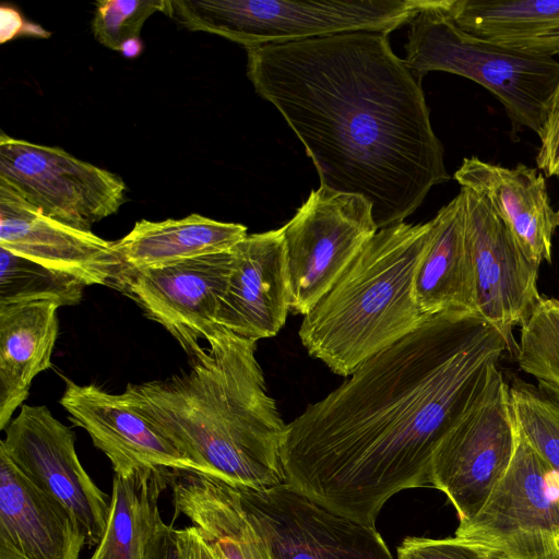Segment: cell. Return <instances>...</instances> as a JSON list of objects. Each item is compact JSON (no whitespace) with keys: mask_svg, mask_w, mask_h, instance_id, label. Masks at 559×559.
Instances as JSON below:
<instances>
[{"mask_svg":"<svg viewBox=\"0 0 559 559\" xmlns=\"http://www.w3.org/2000/svg\"><path fill=\"white\" fill-rule=\"evenodd\" d=\"M504 352L502 335L475 313L425 316L287 424L286 484L374 527L392 496L430 485L437 448Z\"/></svg>","mask_w":559,"mask_h":559,"instance_id":"cell-1","label":"cell"},{"mask_svg":"<svg viewBox=\"0 0 559 559\" xmlns=\"http://www.w3.org/2000/svg\"><path fill=\"white\" fill-rule=\"evenodd\" d=\"M247 76L311 158L320 186L358 194L378 229L450 180L421 80L389 35L350 32L247 48Z\"/></svg>","mask_w":559,"mask_h":559,"instance_id":"cell-2","label":"cell"},{"mask_svg":"<svg viewBox=\"0 0 559 559\" xmlns=\"http://www.w3.org/2000/svg\"><path fill=\"white\" fill-rule=\"evenodd\" d=\"M189 369L131 384L121 401L146 418L203 474L236 488L286 484L287 424L267 394L257 341L218 325Z\"/></svg>","mask_w":559,"mask_h":559,"instance_id":"cell-3","label":"cell"},{"mask_svg":"<svg viewBox=\"0 0 559 559\" xmlns=\"http://www.w3.org/2000/svg\"><path fill=\"white\" fill-rule=\"evenodd\" d=\"M433 225L379 229L331 290L304 316L299 337L309 355L348 377L367 359L417 329L424 319L415 277Z\"/></svg>","mask_w":559,"mask_h":559,"instance_id":"cell-4","label":"cell"},{"mask_svg":"<svg viewBox=\"0 0 559 559\" xmlns=\"http://www.w3.org/2000/svg\"><path fill=\"white\" fill-rule=\"evenodd\" d=\"M443 5L444 0H433L407 24V67L420 80L443 71L478 83L504 107L513 134L527 128L539 135L559 84V61L472 35L453 23Z\"/></svg>","mask_w":559,"mask_h":559,"instance_id":"cell-5","label":"cell"},{"mask_svg":"<svg viewBox=\"0 0 559 559\" xmlns=\"http://www.w3.org/2000/svg\"><path fill=\"white\" fill-rule=\"evenodd\" d=\"M433 0H164L162 13L190 31L246 49L350 32H391Z\"/></svg>","mask_w":559,"mask_h":559,"instance_id":"cell-6","label":"cell"},{"mask_svg":"<svg viewBox=\"0 0 559 559\" xmlns=\"http://www.w3.org/2000/svg\"><path fill=\"white\" fill-rule=\"evenodd\" d=\"M516 443L509 383L496 364L431 462L430 485L447 496L460 523L472 520L487 502L506 475Z\"/></svg>","mask_w":559,"mask_h":559,"instance_id":"cell-7","label":"cell"},{"mask_svg":"<svg viewBox=\"0 0 559 559\" xmlns=\"http://www.w3.org/2000/svg\"><path fill=\"white\" fill-rule=\"evenodd\" d=\"M455 537L497 559H559V473L519 428L506 475L481 510L460 523Z\"/></svg>","mask_w":559,"mask_h":559,"instance_id":"cell-8","label":"cell"},{"mask_svg":"<svg viewBox=\"0 0 559 559\" xmlns=\"http://www.w3.org/2000/svg\"><path fill=\"white\" fill-rule=\"evenodd\" d=\"M290 311L306 316L331 290L379 230L361 195L312 190L283 226Z\"/></svg>","mask_w":559,"mask_h":559,"instance_id":"cell-9","label":"cell"},{"mask_svg":"<svg viewBox=\"0 0 559 559\" xmlns=\"http://www.w3.org/2000/svg\"><path fill=\"white\" fill-rule=\"evenodd\" d=\"M0 182L46 216L84 230L117 213L127 192L122 178L107 169L3 131Z\"/></svg>","mask_w":559,"mask_h":559,"instance_id":"cell-10","label":"cell"},{"mask_svg":"<svg viewBox=\"0 0 559 559\" xmlns=\"http://www.w3.org/2000/svg\"><path fill=\"white\" fill-rule=\"evenodd\" d=\"M234 269L233 250L144 270H122L111 287L159 323L189 359L218 326L216 317Z\"/></svg>","mask_w":559,"mask_h":559,"instance_id":"cell-11","label":"cell"},{"mask_svg":"<svg viewBox=\"0 0 559 559\" xmlns=\"http://www.w3.org/2000/svg\"><path fill=\"white\" fill-rule=\"evenodd\" d=\"M4 430L0 448L34 485L66 506L81 525L88 547L98 545L110 500L82 466L71 428L45 405H22Z\"/></svg>","mask_w":559,"mask_h":559,"instance_id":"cell-12","label":"cell"},{"mask_svg":"<svg viewBox=\"0 0 559 559\" xmlns=\"http://www.w3.org/2000/svg\"><path fill=\"white\" fill-rule=\"evenodd\" d=\"M237 490L275 559H394L376 527L334 513L288 484Z\"/></svg>","mask_w":559,"mask_h":559,"instance_id":"cell-13","label":"cell"},{"mask_svg":"<svg viewBox=\"0 0 559 559\" xmlns=\"http://www.w3.org/2000/svg\"><path fill=\"white\" fill-rule=\"evenodd\" d=\"M465 231L471 249L476 313L492 325L515 354L513 328L522 326L542 296L540 264L520 246L503 222L475 192L461 188Z\"/></svg>","mask_w":559,"mask_h":559,"instance_id":"cell-14","label":"cell"},{"mask_svg":"<svg viewBox=\"0 0 559 559\" xmlns=\"http://www.w3.org/2000/svg\"><path fill=\"white\" fill-rule=\"evenodd\" d=\"M0 248L86 285L111 286L123 269L114 241L46 216L0 182Z\"/></svg>","mask_w":559,"mask_h":559,"instance_id":"cell-15","label":"cell"},{"mask_svg":"<svg viewBox=\"0 0 559 559\" xmlns=\"http://www.w3.org/2000/svg\"><path fill=\"white\" fill-rule=\"evenodd\" d=\"M69 419L83 428L110 461L116 475L130 476L151 468H201L146 418L95 384L66 381L60 399Z\"/></svg>","mask_w":559,"mask_h":559,"instance_id":"cell-16","label":"cell"},{"mask_svg":"<svg viewBox=\"0 0 559 559\" xmlns=\"http://www.w3.org/2000/svg\"><path fill=\"white\" fill-rule=\"evenodd\" d=\"M231 250L234 269L216 322L246 338L273 337L290 310L284 229L248 235Z\"/></svg>","mask_w":559,"mask_h":559,"instance_id":"cell-17","label":"cell"},{"mask_svg":"<svg viewBox=\"0 0 559 559\" xmlns=\"http://www.w3.org/2000/svg\"><path fill=\"white\" fill-rule=\"evenodd\" d=\"M454 179L486 201L532 259L551 262L559 210L551 205L546 177L537 168H510L472 156L463 159Z\"/></svg>","mask_w":559,"mask_h":559,"instance_id":"cell-18","label":"cell"},{"mask_svg":"<svg viewBox=\"0 0 559 559\" xmlns=\"http://www.w3.org/2000/svg\"><path fill=\"white\" fill-rule=\"evenodd\" d=\"M0 545L27 559H79L86 545L74 515L34 485L1 448Z\"/></svg>","mask_w":559,"mask_h":559,"instance_id":"cell-19","label":"cell"},{"mask_svg":"<svg viewBox=\"0 0 559 559\" xmlns=\"http://www.w3.org/2000/svg\"><path fill=\"white\" fill-rule=\"evenodd\" d=\"M170 486L175 514L189 519L217 559H275L237 488L191 469H176Z\"/></svg>","mask_w":559,"mask_h":559,"instance_id":"cell-20","label":"cell"},{"mask_svg":"<svg viewBox=\"0 0 559 559\" xmlns=\"http://www.w3.org/2000/svg\"><path fill=\"white\" fill-rule=\"evenodd\" d=\"M430 245L415 277V298L424 316L476 313V285L459 193L431 219Z\"/></svg>","mask_w":559,"mask_h":559,"instance_id":"cell-21","label":"cell"},{"mask_svg":"<svg viewBox=\"0 0 559 559\" xmlns=\"http://www.w3.org/2000/svg\"><path fill=\"white\" fill-rule=\"evenodd\" d=\"M58 306L35 301L0 306V429L28 396L34 378L49 369L59 332Z\"/></svg>","mask_w":559,"mask_h":559,"instance_id":"cell-22","label":"cell"},{"mask_svg":"<svg viewBox=\"0 0 559 559\" xmlns=\"http://www.w3.org/2000/svg\"><path fill=\"white\" fill-rule=\"evenodd\" d=\"M463 31L531 55L559 56V0H444Z\"/></svg>","mask_w":559,"mask_h":559,"instance_id":"cell-23","label":"cell"},{"mask_svg":"<svg viewBox=\"0 0 559 559\" xmlns=\"http://www.w3.org/2000/svg\"><path fill=\"white\" fill-rule=\"evenodd\" d=\"M247 236L245 225L191 214L179 219L138 221L114 247L122 270H144L228 251Z\"/></svg>","mask_w":559,"mask_h":559,"instance_id":"cell-24","label":"cell"},{"mask_svg":"<svg viewBox=\"0 0 559 559\" xmlns=\"http://www.w3.org/2000/svg\"><path fill=\"white\" fill-rule=\"evenodd\" d=\"M175 469L160 467L116 475L106 530L90 559H143L156 518L158 499Z\"/></svg>","mask_w":559,"mask_h":559,"instance_id":"cell-25","label":"cell"},{"mask_svg":"<svg viewBox=\"0 0 559 559\" xmlns=\"http://www.w3.org/2000/svg\"><path fill=\"white\" fill-rule=\"evenodd\" d=\"M79 278L0 248V306L50 301L73 306L83 297Z\"/></svg>","mask_w":559,"mask_h":559,"instance_id":"cell-26","label":"cell"},{"mask_svg":"<svg viewBox=\"0 0 559 559\" xmlns=\"http://www.w3.org/2000/svg\"><path fill=\"white\" fill-rule=\"evenodd\" d=\"M509 392L519 430L535 452L559 473V391L514 379Z\"/></svg>","mask_w":559,"mask_h":559,"instance_id":"cell-27","label":"cell"},{"mask_svg":"<svg viewBox=\"0 0 559 559\" xmlns=\"http://www.w3.org/2000/svg\"><path fill=\"white\" fill-rule=\"evenodd\" d=\"M515 358L539 385L559 391V300L542 297L521 326Z\"/></svg>","mask_w":559,"mask_h":559,"instance_id":"cell-28","label":"cell"},{"mask_svg":"<svg viewBox=\"0 0 559 559\" xmlns=\"http://www.w3.org/2000/svg\"><path fill=\"white\" fill-rule=\"evenodd\" d=\"M164 0H99L95 4L92 31L98 43L119 51L121 45L140 36L145 21L162 12Z\"/></svg>","mask_w":559,"mask_h":559,"instance_id":"cell-29","label":"cell"},{"mask_svg":"<svg viewBox=\"0 0 559 559\" xmlns=\"http://www.w3.org/2000/svg\"><path fill=\"white\" fill-rule=\"evenodd\" d=\"M397 559H497L488 550L459 538L406 537Z\"/></svg>","mask_w":559,"mask_h":559,"instance_id":"cell-30","label":"cell"},{"mask_svg":"<svg viewBox=\"0 0 559 559\" xmlns=\"http://www.w3.org/2000/svg\"><path fill=\"white\" fill-rule=\"evenodd\" d=\"M538 136L540 145L536 155L537 169L545 177L559 180V84L548 104Z\"/></svg>","mask_w":559,"mask_h":559,"instance_id":"cell-31","label":"cell"},{"mask_svg":"<svg viewBox=\"0 0 559 559\" xmlns=\"http://www.w3.org/2000/svg\"><path fill=\"white\" fill-rule=\"evenodd\" d=\"M143 559H181L177 530L156 518L145 544Z\"/></svg>","mask_w":559,"mask_h":559,"instance_id":"cell-32","label":"cell"},{"mask_svg":"<svg viewBox=\"0 0 559 559\" xmlns=\"http://www.w3.org/2000/svg\"><path fill=\"white\" fill-rule=\"evenodd\" d=\"M19 35L48 37L50 33L41 28L39 25L29 23L21 15V13L10 7L1 5L0 8V43L4 44Z\"/></svg>","mask_w":559,"mask_h":559,"instance_id":"cell-33","label":"cell"},{"mask_svg":"<svg viewBox=\"0 0 559 559\" xmlns=\"http://www.w3.org/2000/svg\"><path fill=\"white\" fill-rule=\"evenodd\" d=\"M177 536L181 559H217L195 526L177 530Z\"/></svg>","mask_w":559,"mask_h":559,"instance_id":"cell-34","label":"cell"},{"mask_svg":"<svg viewBox=\"0 0 559 559\" xmlns=\"http://www.w3.org/2000/svg\"><path fill=\"white\" fill-rule=\"evenodd\" d=\"M143 50V43L140 39V37H134L126 40L120 49L119 52L126 58L133 59L141 55Z\"/></svg>","mask_w":559,"mask_h":559,"instance_id":"cell-35","label":"cell"},{"mask_svg":"<svg viewBox=\"0 0 559 559\" xmlns=\"http://www.w3.org/2000/svg\"><path fill=\"white\" fill-rule=\"evenodd\" d=\"M0 559H27L26 557L13 551L12 549L0 545Z\"/></svg>","mask_w":559,"mask_h":559,"instance_id":"cell-36","label":"cell"}]
</instances>
